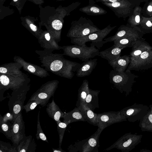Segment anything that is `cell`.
<instances>
[{
	"mask_svg": "<svg viewBox=\"0 0 152 152\" xmlns=\"http://www.w3.org/2000/svg\"><path fill=\"white\" fill-rule=\"evenodd\" d=\"M121 119L119 112L109 111L97 114L98 127L102 130L107 126L120 121Z\"/></svg>",
	"mask_w": 152,
	"mask_h": 152,
	"instance_id": "obj_12",
	"label": "cell"
},
{
	"mask_svg": "<svg viewBox=\"0 0 152 152\" xmlns=\"http://www.w3.org/2000/svg\"><path fill=\"white\" fill-rule=\"evenodd\" d=\"M63 122L68 124L72 123L78 121H86L81 111L77 107L72 110L64 113Z\"/></svg>",
	"mask_w": 152,
	"mask_h": 152,
	"instance_id": "obj_22",
	"label": "cell"
},
{
	"mask_svg": "<svg viewBox=\"0 0 152 152\" xmlns=\"http://www.w3.org/2000/svg\"><path fill=\"white\" fill-rule=\"evenodd\" d=\"M89 89L88 80L86 79L84 80L78 90V101L77 103H78V106L80 103H84L88 93Z\"/></svg>",
	"mask_w": 152,
	"mask_h": 152,
	"instance_id": "obj_29",
	"label": "cell"
},
{
	"mask_svg": "<svg viewBox=\"0 0 152 152\" xmlns=\"http://www.w3.org/2000/svg\"><path fill=\"white\" fill-rule=\"evenodd\" d=\"M22 66L21 64L18 62L5 65L0 67V72L1 74L9 75L22 74V72L20 70Z\"/></svg>",
	"mask_w": 152,
	"mask_h": 152,
	"instance_id": "obj_26",
	"label": "cell"
},
{
	"mask_svg": "<svg viewBox=\"0 0 152 152\" xmlns=\"http://www.w3.org/2000/svg\"><path fill=\"white\" fill-rule=\"evenodd\" d=\"M145 34L137 27L132 26L128 24L122 25L113 36L104 39V43L113 42L118 39L128 37H135L142 38Z\"/></svg>",
	"mask_w": 152,
	"mask_h": 152,
	"instance_id": "obj_9",
	"label": "cell"
},
{
	"mask_svg": "<svg viewBox=\"0 0 152 152\" xmlns=\"http://www.w3.org/2000/svg\"><path fill=\"white\" fill-rule=\"evenodd\" d=\"M105 4L114 8L118 15L125 19L132 13L134 7L137 5L131 0H123L112 3L105 2Z\"/></svg>",
	"mask_w": 152,
	"mask_h": 152,
	"instance_id": "obj_11",
	"label": "cell"
},
{
	"mask_svg": "<svg viewBox=\"0 0 152 152\" xmlns=\"http://www.w3.org/2000/svg\"><path fill=\"white\" fill-rule=\"evenodd\" d=\"M100 90H95L89 89V91L84 103L94 111L96 108H99V94Z\"/></svg>",
	"mask_w": 152,
	"mask_h": 152,
	"instance_id": "obj_24",
	"label": "cell"
},
{
	"mask_svg": "<svg viewBox=\"0 0 152 152\" xmlns=\"http://www.w3.org/2000/svg\"><path fill=\"white\" fill-rule=\"evenodd\" d=\"M82 113L86 121L95 126H97V113L94 112L84 103H80L77 107Z\"/></svg>",
	"mask_w": 152,
	"mask_h": 152,
	"instance_id": "obj_19",
	"label": "cell"
},
{
	"mask_svg": "<svg viewBox=\"0 0 152 152\" xmlns=\"http://www.w3.org/2000/svg\"><path fill=\"white\" fill-rule=\"evenodd\" d=\"M132 142V140L131 139H129L127 140V141H126L125 142H123V144L119 145H118L115 147V148H118L120 147L121 146H122L123 148H126L128 147L131 143Z\"/></svg>",
	"mask_w": 152,
	"mask_h": 152,
	"instance_id": "obj_37",
	"label": "cell"
},
{
	"mask_svg": "<svg viewBox=\"0 0 152 152\" xmlns=\"http://www.w3.org/2000/svg\"><path fill=\"white\" fill-rule=\"evenodd\" d=\"M97 59H91L84 61L81 64L76 71V75L78 77H83L90 75L96 66Z\"/></svg>",
	"mask_w": 152,
	"mask_h": 152,
	"instance_id": "obj_15",
	"label": "cell"
},
{
	"mask_svg": "<svg viewBox=\"0 0 152 152\" xmlns=\"http://www.w3.org/2000/svg\"><path fill=\"white\" fill-rule=\"evenodd\" d=\"M12 124L9 121H4L0 119V132L8 139L12 140Z\"/></svg>",
	"mask_w": 152,
	"mask_h": 152,
	"instance_id": "obj_30",
	"label": "cell"
},
{
	"mask_svg": "<svg viewBox=\"0 0 152 152\" xmlns=\"http://www.w3.org/2000/svg\"><path fill=\"white\" fill-rule=\"evenodd\" d=\"M137 27L144 34L152 33V17H146L142 15L140 23Z\"/></svg>",
	"mask_w": 152,
	"mask_h": 152,
	"instance_id": "obj_28",
	"label": "cell"
},
{
	"mask_svg": "<svg viewBox=\"0 0 152 152\" xmlns=\"http://www.w3.org/2000/svg\"><path fill=\"white\" fill-rule=\"evenodd\" d=\"M90 10L91 11L95 13H98L100 12L99 9L95 7H91L90 8Z\"/></svg>",
	"mask_w": 152,
	"mask_h": 152,
	"instance_id": "obj_38",
	"label": "cell"
},
{
	"mask_svg": "<svg viewBox=\"0 0 152 152\" xmlns=\"http://www.w3.org/2000/svg\"><path fill=\"white\" fill-rule=\"evenodd\" d=\"M129 55H125L120 56L114 60L108 61L109 64L113 68V70L118 72L126 71L130 62Z\"/></svg>",
	"mask_w": 152,
	"mask_h": 152,
	"instance_id": "obj_21",
	"label": "cell"
},
{
	"mask_svg": "<svg viewBox=\"0 0 152 152\" xmlns=\"http://www.w3.org/2000/svg\"><path fill=\"white\" fill-rule=\"evenodd\" d=\"M22 75L2 74L0 77V89H10L14 91L18 88L26 83V79Z\"/></svg>",
	"mask_w": 152,
	"mask_h": 152,
	"instance_id": "obj_10",
	"label": "cell"
},
{
	"mask_svg": "<svg viewBox=\"0 0 152 152\" xmlns=\"http://www.w3.org/2000/svg\"><path fill=\"white\" fill-rule=\"evenodd\" d=\"M39 113L40 111H39L37 116V133L36 135V138L37 140H41L48 143V142L47 137L41 127L39 120Z\"/></svg>",
	"mask_w": 152,
	"mask_h": 152,
	"instance_id": "obj_32",
	"label": "cell"
},
{
	"mask_svg": "<svg viewBox=\"0 0 152 152\" xmlns=\"http://www.w3.org/2000/svg\"><path fill=\"white\" fill-rule=\"evenodd\" d=\"M142 15L146 17H152V0H149L144 4L142 9Z\"/></svg>",
	"mask_w": 152,
	"mask_h": 152,
	"instance_id": "obj_33",
	"label": "cell"
},
{
	"mask_svg": "<svg viewBox=\"0 0 152 152\" xmlns=\"http://www.w3.org/2000/svg\"><path fill=\"white\" fill-rule=\"evenodd\" d=\"M16 61L20 63L23 68L30 72L40 77H46L48 75L47 72L39 67L26 62L22 58H17Z\"/></svg>",
	"mask_w": 152,
	"mask_h": 152,
	"instance_id": "obj_23",
	"label": "cell"
},
{
	"mask_svg": "<svg viewBox=\"0 0 152 152\" xmlns=\"http://www.w3.org/2000/svg\"><path fill=\"white\" fill-rule=\"evenodd\" d=\"M152 67V49L144 51L134 58L130 59L126 70L139 71Z\"/></svg>",
	"mask_w": 152,
	"mask_h": 152,
	"instance_id": "obj_7",
	"label": "cell"
},
{
	"mask_svg": "<svg viewBox=\"0 0 152 152\" xmlns=\"http://www.w3.org/2000/svg\"><path fill=\"white\" fill-rule=\"evenodd\" d=\"M63 55L71 58H78L82 61H85L99 56V50L94 46H87L86 45H74L62 47Z\"/></svg>",
	"mask_w": 152,
	"mask_h": 152,
	"instance_id": "obj_1",
	"label": "cell"
},
{
	"mask_svg": "<svg viewBox=\"0 0 152 152\" xmlns=\"http://www.w3.org/2000/svg\"><path fill=\"white\" fill-rule=\"evenodd\" d=\"M38 39L42 47L46 49H60L62 47L59 46L55 42L52 36L49 33L43 32Z\"/></svg>",
	"mask_w": 152,
	"mask_h": 152,
	"instance_id": "obj_20",
	"label": "cell"
},
{
	"mask_svg": "<svg viewBox=\"0 0 152 152\" xmlns=\"http://www.w3.org/2000/svg\"><path fill=\"white\" fill-rule=\"evenodd\" d=\"M124 49L115 45L112 47L99 52V56L107 60L108 61L116 60L121 56V50Z\"/></svg>",
	"mask_w": 152,
	"mask_h": 152,
	"instance_id": "obj_17",
	"label": "cell"
},
{
	"mask_svg": "<svg viewBox=\"0 0 152 152\" xmlns=\"http://www.w3.org/2000/svg\"><path fill=\"white\" fill-rule=\"evenodd\" d=\"M142 9L139 5H136L134 7L132 13L129 17L127 24L133 27H137L139 24Z\"/></svg>",
	"mask_w": 152,
	"mask_h": 152,
	"instance_id": "obj_25",
	"label": "cell"
},
{
	"mask_svg": "<svg viewBox=\"0 0 152 152\" xmlns=\"http://www.w3.org/2000/svg\"><path fill=\"white\" fill-rule=\"evenodd\" d=\"M51 26L54 29L58 31L61 34V30L63 26V24L61 21L57 19L55 20L52 22Z\"/></svg>",
	"mask_w": 152,
	"mask_h": 152,
	"instance_id": "obj_36",
	"label": "cell"
},
{
	"mask_svg": "<svg viewBox=\"0 0 152 152\" xmlns=\"http://www.w3.org/2000/svg\"><path fill=\"white\" fill-rule=\"evenodd\" d=\"M35 0V1H36H36H37V0Z\"/></svg>",
	"mask_w": 152,
	"mask_h": 152,
	"instance_id": "obj_44",
	"label": "cell"
},
{
	"mask_svg": "<svg viewBox=\"0 0 152 152\" xmlns=\"http://www.w3.org/2000/svg\"><path fill=\"white\" fill-rule=\"evenodd\" d=\"M140 38L135 37H125L116 39L113 42L115 45L124 48L132 47L137 41Z\"/></svg>",
	"mask_w": 152,
	"mask_h": 152,
	"instance_id": "obj_27",
	"label": "cell"
},
{
	"mask_svg": "<svg viewBox=\"0 0 152 152\" xmlns=\"http://www.w3.org/2000/svg\"><path fill=\"white\" fill-rule=\"evenodd\" d=\"M46 110L49 116L55 121L57 124L61 121L60 119L63 118L65 113L56 103L53 99L47 105Z\"/></svg>",
	"mask_w": 152,
	"mask_h": 152,
	"instance_id": "obj_18",
	"label": "cell"
},
{
	"mask_svg": "<svg viewBox=\"0 0 152 152\" xmlns=\"http://www.w3.org/2000/svg\"><path fill=\"white\" fill-rule=\"evenodd\" d=\"M20 1H21V0H12V1L11 2V3L12 2V4H11V5H13L14 6H15V4L17 3V1H18V4L21 5L20 4V3H21V2Z\"/></svg>",
	"mask_w": 152,
	"mask_h": 152,
	"instance_id": "obj_41",
	"label": "cell"
},
{
	"mask_svg": "<svg viewBox=\"0 0 152 152\" xmlns=\"http://www.w3.org/2000/svg\"><path fill=\"white\" fill-rule=\"evenodd\" d=\"M30 86L26 83L18 89L13 91L8 102L9 110L13 116L14 122L18 115L22 113L24 101Z\"/></svg>",
	"mask_w": 152,
	"mask_h": 152,
	"instance_id": "obj_2",
	"label": "cell"
},
{
	"mask_svg": "<svg viewBox=\"0 0 152 152\" xmlns=\"http://www.w3.org/2000/svg\"><path fill=\"white\" fill-rule=\"evenodd\" d=\"M134 110L132 109H130L128 110L126 112V114L127 115H132L134 112Z\"/></svg>",
	"mask_w": 152,
	"mask_h": 152,
	"instance_id": "obj_42",
	"label": "cell"
},
{
	"mask_svg": "<svg viewBox=\"0 0 152 152\" xmlns=\"http://www.w3.org/2000/svg\"><path fill=\"white\" fill-rule=\"evenodd\" d=\"M135 3L137 5H140V4L143 2H146L149 0H131Z\"/></svg>",
	"mask_w": 152,
	"mask_h": 152,
	"instance_id": "obj_39",
	"label": "cell"
},
{
	"mask_svg": "<svg viewBox=\"0 0 152 152\" xmlns=\"http://www.w3.org/2000/svg\"><path fill=\"white\" fill-rule=\"evenodd\" d=\"M58 83L57 81H55L43 84L32 95L28 100H37L40 102L41 106H46L50 98L53 97Z\"/></svg>",
	"mask_w": 152,
	"mask_h": 152,
	"instance_id": "obj_6",
	"label": "cell"
},
{
	"mask_svg": "<svg viewBox=\"0 0 152 152\" xmlns=\"http://www.w3.org/2000/svg\"><path fill=\"white\" fill-rule=\"evenodd\" d=\"M138 76L131 71L118 72L111 70L109 73V80L113 86L120 91L124 90L135 81Z\"/></svg>",
	"mask_w": 152,
	"mask_h": 152,
	"instance_id": "obj_5",
	"label": "cell"
},
{
	"mask_svg": "<svg viewBox=\"0 0 152 152\" xmlns=\"http://www.w3.org/2000/svg\"><path fill=\"white\" fill-rule=\"evenodd\" d=\"M152 49L151 46L142 37L139 39L132 47L129 54L130 59L134 58L143 52Z\"/></svg>",
	"mask_w": 152,
	"mask_h": 152,
	"instance_id": "obj_16",
	"label": "cell"
},
{
	"mask_svg": "<svg viewBox=\"0 0 152 152\" xmlns=\"http://www.w3.org/2000/svg\"><path fill=\"white\" fill-rule=\"evenodd\" d=\"M24 122L23 120L22 113L17 116L12 124V141L18 145L21 140L26 135Z\"/></svg>",
	"mask_w": 152,
	"mask_h": 152,
	"instance_id": "obj_13",
	"label": "cell"
},
{
	"mask_svg": "<svg viewBox=\"0 0 152 152\" xmlns=\"http://www.w3.org/2000/svg\"><path fill=\"white\" fill-rule=\"evenodd\" d=\"M103 130L98 128L96 131L87 139L77 141L69 147L70 152H98L99 137Z\"/></svg>",
	"mask_w": 152,
	"mask_h": 152,
	"instance_id": "obj_4",
	"label": "cell"
},
{
	"mask_svg": "<svg viewBox=\"0 0 152 152\" xmlns=\"http://www.w3.org/2000/svg\"><path fill=\"white\" fill-rule=\"evenodd\" d=\"M16 148L13 147L8 142L0 141V152H17Z\"/></svg>",
	"mask_w": 152,
	"mask_h": 152,
	"instance_id": "obj_34",
	"label": "cell"
},
{
	"mask_svg": "<svg viewBox=\"0 0 152 152\" xmlns=\"http://www.w3.org/2000/svg\"><path fill=\"white\" fill-rule=\"evenodd\" d=\"M39 104L41 105V103L38 100H28L27 103L24 106L23 109L25 110L26 113H28L34 109Z\"/></svg>",
	"mask_w": 152,
	"mask_h": 152,
	"instance_id": "obj_35",
	"label": "cell"
},
{
	"mask_svg": "<svg viewBox=\"0 0 152 152\" xmlns=\"http://www.w3.org/2000/svg\"><path fill=\"white\" fill-rule=\"evenodd\" d=\"M37 145L31 135H26L21 140L16 148L18 152H35Z\"/></svg>",
	"mask_w": 152,
	"mask_h": 152,
	"instance_id": "obj_14",
	"label": "cell"
},
{
	"mask_svg": "<svg viewBox=\"0 0 152 152\" xmlns=\"http://www.w3.org/2000/svg\"><path fill=\"white\" fill-rule=\"evenodd\" d=\"M53 151V152H65L63 150L61 147H59L58 148L54 149L52 148Z\"/></svg>",
	"mask_w": 152,
	"mask_h": 152,
	"instance_id": "obj_40",
	"label": "cell"
},
{
	"mask_svg": "<svg viewBox=\"0 0 152 152\" xmlns=\"http://www.w3.org/2000/svg\"><path fill=\"white\" fill-rule=\"evenodd\" d=\"M100 30L91 23L78 22L72 25L67 36L70 38L80 37Z\"/></svg>",
	"mask_w": 152,
	"mask_h": 152,
	"instance_id": "obj_8",
	"label": "cell"
},
{
	"mask_svg": "<svg viewBox=\"0 0 152 152\" xmlns=\"http://www.w3.org/2000/svg\"><path fill=\"white\" fill-rule=\"evenodd\" d=\"M148 119L152 123V114H151L149 115Z\"/></svg>",
	"mask_w": 152,
	"mask_h": 152,
	"instance_id": "obj_43",
	"label": "cell"
},
{
	"mask_svg": "<svg viewBox=\"0 0 152 152\" xmlns=\"http://www.w3.org/2000/svg\"><path fill=\"white\" fill-rule=\"evenodd\" d=\"M116 26H108L102 30L78 38H71V42L76 45H85L86 43L91 42L90 46H94L99 50L104 44V39Z\"/></svg>",
	"mask_w": 152,
	"mask_h": 152,
	"instance_id": "obj_3",
	"label": "cell"
},
{
	"mask_svg": "<svg viewBox=\"0 0 152 152\" xmlns=\"http://www.w3.org/2000/svg\"><path fill=\"white\" fill-rule=\"evenodd\" d=\"M68 124L61 121L57 124V129L59 136V147H61L65 131Z\"/></svg>",
	"mask_w": 152,
	"mask_h": 152,
	"instance_id": "obj_31",
	"label": "cell"
}]
</instances>
